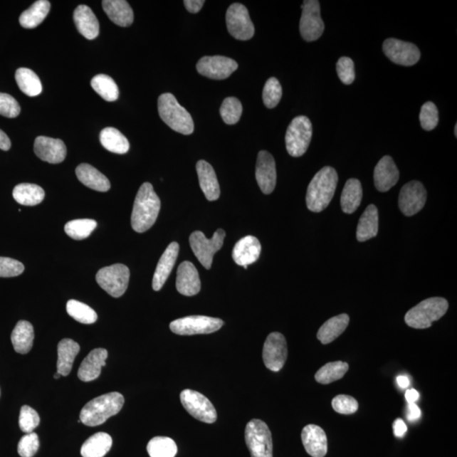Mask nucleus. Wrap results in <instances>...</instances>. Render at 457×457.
<instances>
[{
  "instance_id": "obj_1",
  "label": "nucleus",
  "mask_w": 457,
  "mask_h": 457,
  "mask_svg": "<svg viewBox=\"0 0 457 457\" xmlns=\"http://www.w3.org/2000/svg\"><path fill=\"white\" fill-rule=\"evenodd\" d=\"M161 203L158 195L149 182L143 183L134 201L132 226L134 231L143 233L154 225L160 211Z\"/></svg>"
},
{
  "instance_id": "obj_2",
  "label": "nucleus",
  "mask_w": 457,
  "mask_h": 457,
  "mask_svg": "<svg viewBox=\"0 0 457 457\" xmlns=\"http://www.w3.org/2000/svg\"><path fill=\"white\" fill-rule=\"evenodd\" d=\"M337 184L338 174L334 168L321 169L309 183L306 196L308 209L312 212L320 213L328 207Z\"/></svg>"
},
{
  "instance_id": "obj_3",
  "label": "nucleus",
  "mask_w": 457,
  "mask_h": 457,
  "mask_svg": "<svg viewBox=\"0 0 457 457\" xmlns=\"http://www.w3.org/2000/svg\"><path fill=\"white\" fill-rule=\"evenodd\" d=\"M124 402V396L119 392H110L94 398L80 411V423L89 427L98 426L111 416L118 414Z\"/></svg>"
},
{
  "instance_id": "obj_4",
  "label": "nucleus",
  "mask_w": 457,
  "mask_h": 457,
  "mask_svg": "<svg viewBox=\"0 0 457 457\" xmlns=\"http://www.w3.org/2000/svg\"><path fill=\"white\" fill-rule=\"evenodd\" d=\"M160 118L174 132L191 135L194 131V122L189 112L179 104L172 93H164L158 100Z\"/></svg>"
},
{
  "instance_id": "obj_5",
  "label": "nucleus",
  "mask_w": 457,
  "mask_h": 457,
  "mask_svg": "<svg viewBox=\"0 0 457 457\" xmlns=\"http://www.w3.org/2000/svg\"><path fill=\"white\" fill-rule=\"evenodd\" d=\"M449 303L442 298H431L410 309L405 316L406 325L414 329H427L446 315Z\"/></svg>"
},
{
  "instance_id": "obj_6",
  "label": "nucleus",
  "mask_w": 457,
  "mask_h": 457,
  "mask_svg": "<svg viewBox=\"0 0 457 457\" xmlns=\"http://www.w3.org/2000/svg\"><path fill=\"white\" fill-rule=\"evenodd\" d=\"M312 137V125L307 116H298L289 125L285 145L290 156L301 157L307 152Z\"/></svg>"
},
{
  "instance_id": "obj_7",
  "label": "nucleus",
  "mask_w": 457,
  "mask_h": 457,
  "mask_svg": "<svg viewBox=\"0 0 457 457\" xmlns=\"http://www.w3.org/2000/svg\"><path fill=\"white\" fill-rule=\"evenodd\" d=\"M245 440L252 457H273L270 429L262 420L253 419L246 424Z\"/></svg>"
},
{
  "instance_id": "obj_8",
  "label": "nucleus",
  "mask_w": 457,
  "mask_h": 457,
  "mask_svg": "<svg viewBox=\"0 0 457 457\" xmlns=\"http://www.w3.org/2000/svg\"><path fill=\"white\" fill-rule=\"evenodd\" d=\"M225 231L222 228L214 233L211 239H208L201 231H195L190 236V246L192 252L206 270H210L214 254L222 248Z\"/></svg>"
},
{
  "instance_id": "obj_9",
  "label": "nucleus",
  "mask_w": 457,
  "mask_h": 457,
  "mask_svg": "<svg viewBox=\"0 0 457 457\" xmlns=\"http://www.w3.org/2000/svg\"><path fill=\"white\" fill-rule=\"evenodd\" d=\"M129 280V268L122 263L103 268L96 275L97 283L100 288L115 298L122 297L127 291Z\"/></svg>"
},
{
  "instance_id": "obj_10",
  "label": "nucleus",
  "mask_w": 457,
  "mask_h": 457,
  "mask_svg": "<svg viewBox=\"0 0 457 457\" xmlns=\"http://www.w3.org/2000/svg\"><path fill=\"white\" fill-rule=\"evenodd\" d=\"M224 325L221 320L207 316H188L170 322L169 329L180 335H194L216 332Z\"/></svg>"
},
{
  "instance_id": "obj_11",
  "label": "nucleus",
  "mask_w": 457,
  "mask_h": 457,
  "mask_svg": "<svg viewBox=\"0 0 457 457\" xmlns=\"http://www.w3.org/2000/svg\"><path fill=\"white\" fill-rule=\"evenodd\" d=\"M300 33L307 42L319 39L325 31V23L320 15V4L317 0H306L302 6Z\"/></svg>"
},
{
  "instance_id": "obj_12",
  "label": "nucleus",
  "mask_w": 457,
  "mask_h": 457,
  "mask_svg": "<svg viewBox=\"0 0 457 457\" xmlns=\"http://www.w3.org/2000/svg\"><path fill=\"white\" fill-rule=\"evenodd\" d=\"M226 25L228 33L236 39L249 40L255 33L248 9L239 3L232 4L226 12Z\"/></svg>"
},
{
  "instance_id": "obj_13",
  "label": "nucleus",
  "mask_w": 457,
  "mask_h": 457,
  "mask_svg": "<svg viewBox=\"0 0 457 457\" xmlns=\"http://www.w3.org/2000/svg\"><path fill=\"white\" fill-rule=\"evenodd\" d=\"M181 402L188 414L206 424L217 420V412L209 399L198 392L185 389L181 393Z\"/></svg>"
},
{
  "instance_id": "obj_14",
  "label": "nucleus",
  "mask_w": 457,
  "mask_h": 457,
  "mask_svg": "<svg viewBox=\"0 0 457 457\" xmlns=\"http://www.w3.org/2000/svg\"><path fill=\"white\" fill-rule=\"evenodd\" d=\"M288 349L285 336L279 332L268 335L263 349V359L267 369L279 372L288 359Z\"/></svg>"
},
{
  "instance_id": "obj_15",
  "label": "nucleus",
  "mask_w": 457,
  "mask_h": 457,
  "mask_svg": "<svg viewBox=\"0 0 457 457\" xmlns=\"http://www.w3.org/2000/svg\"><path fill=\"white\" fill-rule=\"evenodd\" d=\"M427 191L422 183L411 181L403 186L399 195V208L406 216H414L424 207Z\"/></svg>"
},
{
  "instance_id": "obj_16",
  "label": "nucleus",
  "mask_w": 457,
  "mask_h": 457,
  "mask_svg": "<svg viewBox=\"0 0 457 457\" xmlns=\"http://www.w3.org/2000/svg\"><path fill=\"white\" fill-rule=\"evenodd\" d=\"M383 51L396 65L411 66L419 62V48L415 44L396 38H388L383 43Z\"/></svg>"
},
{
  "instance_id": "obj_17",
  "label": "nucleus",
  "mask_w": 457,
  "mask_h": 457,
  "mask_svg": "<svg viewBox=\"0 0 457 457\" xmlns=\"http://www.w3.org/2000/svg\"><path fill=\"white\" fill-rule=\"evenodd\" d=\"M238 68V64L225 56H204L196 64L201 75L214 80H225Z\"/></svg>"
},
{
  "instance_id": "obj_18",
  "label": "nucleus",
  "mask_w": 457,
  "mask_h": 457,
  "mask_svg": "<svg viewBox=\"0 0 457 457\" xmlns=\"http://www.w3.org/2000/svg\"><path fill=\"white\" fill-rule=\"evenodd\" d=\"M256 180L264 194H270L275 190L277 180L275 161L267 151H260L258 155Z\"/></svg>"
},
{
  "instance_id": "obj_19",
  "label": "nucleus",
  "mask_w": 457,
  "mask_h": 457,
  "mask_svg": "<svg viewBox=\"0 0 457 457\" xmlns=\"http://www.w3.org/2000/svg\"><path fill=\"white\" fill-rule=\"evenodd\" d=\"M35 154L51 164H60L66 157V147L61 139L38 137L34 142Z\"/></svg>"
},
{
  "instance_id": "obj_20",
  "label": "nucleus",
  "mask_w": 457,
  "mask_h": 457,
  "mask_svg": "<svg viewBox=\"0 0 457 457\" xmlns=\"http://www.w3.org/2000/svg\"><path fill=\"white\" fill-rule=\"evenodd\" d=\"M302 441L305 450L312 457H325L328 452V441L324 429L315 424L303 429Z\"/></svg>"
},
{
  "instance_id": "obj_21",
  "label": "nucleus",
  "mask_w": 457,
  "mask_h": 457,
  "mask_svg": "<svg viewBox=\"0 0 457 457\" xmlns=\"http://www.w3.org/2000/svg\"><path fill=\"white\" fill-rule=\"evenodd\" d=\"M400 177L398 168L391 156H384L374 169V180L377 190L388 191L396 185Z\"/></svg>"
},
{
  "instance_id": "obj_22",
  "label": "nucleus",
  "mask_w": 457,
  "mask_h": 457,
  "mask_svg": "<svg viewBox=\"0 0 457 457\" xmlns=\"http://www.w3.org/2000/svg\"><path fill=\"white\" fill-rule=\"evenodd\" d=\"M177 289L187 297H192L199 293L201 281L194 263L185 261L180 264L177 270Z\"/></svg>"
},
{
  "instance_id": "obj_23",
  "label": "nucleus",
  "mask_w": 457,
  "mask_h": 457,
  "mask_svg": "<svg viewBox=\"0 0 457 457\" xmlns=\"http://www.w3.org/2000/svg\"><path fill=\"white\" fill-rule=\"evenodd\" d=\"M261 244L256 237L248 236L241 239L233 249L232 258L236 264L248 268L250 264L257 261L261 253Z\"/></svg>"
},
{
  "instance_id": "obj_24",
  "label": "nucleus",
  "mask_w": 457,
  "mask_h": 457,
  "mask_svg": "<svg viewBox=\"0 0 457 457\" xmlns=\"http://www.w3.org/2000/svg\"><path fill=\"white\" fill-rule=\"evenodd\" d=\"M179 250H180V246L174 241L168 246L161 256L154 272V279H152V289L154 290L159 291L162 289L165 282L168 280L170 273L176 264Z\"/></svg>"
},
{
  "instance_id": "obj_25",
  "label": "nucleus",
  "mask_w": 457,
  "mask_h": 457,
  "mask_svg": "<svg viewBox=\"0 0 457 457\" xmlns=\"http://www.w3.org/2000/svg\"><path fill=\"white\" fill-rule=\"evenodd\" d=\"M107 352L105 349H94L85 357L78 370V378L83 382L95 380L101 374L102 367L106 365Z\"/></svg>"
},
{
  "instance_id": "obj_26",
  "label": "nucleus",
  "mask_w": 457,
  "mask_h": 457,
  "mask_svg": "<svg viewBox=\"0 0 457 457\" xmlns=\"http://www.w3.org/2000/svg\"><path fill=\"white\" fill-rule=\"evenodd\" d=\"M196 172H198L199 180L201 191L209 201L219 199L221 196V188L211 164L206 162L205 160H199L196 163Z\"/></svg>"
},
{
  "instance_id": "obj_27",
  "label": "nucleus",
  "mask_w": 457,
  "mask_h": 457,
  "mask_svg": "<svg viewBox=\"0 0 457 457\" xmlns=\"http://www.w3.org/2000/svg\"><path fill=\"white\" fill-rule=\"evenodd\" d=\"M74 22L79 33L88 40L100 35V23L94 13L87 6H79L74 11Z\"/></svg>"
},
{
  "instance_id": "obj_28",
  "label": "nucleus",
  "mask_w": 457,
  "mask_h": 457,
  "mask_svg": "<svg viewBox=\"0 0 457 457\" xmlns=\"http://www.w3.org/2000/svg\"><path fill=\"white\" fill-rule=\"evenodd\" d=\"M103 8L115 24L127 28L132 24L134 13L131 6L125 0H104Z\"/></svg>"
},
{
  "instance_id": "obj_29",
  "label": "nucleus",
  "mask_w": 457,
  "mask_h": 457,
  "mask_svg": "<svg viewBox=\"0 0 457 457\" xmlns=\"http://www.w3.org/2000/svg\"><path fill=\"white\" fill-rule=\"evenodd\" d=\"M76 177L90 189L105 192L110 189V182L100 172L90 164H80L75 169Z\"/></svg>"
},
{
  "instance_id": "obj_30",
  "label": "nucleus",
  "mask_w": 457,
  "mask_h": 457,
  "mask_svg": "<svg viewBox=\"0 0 457 457\" xmlns=\"http://www.w3.org/2000/svg\"><path fill=\"white\" fill-rule=\"evenodd\" d=\"M79 352L80 346L73 340H61L58 345L57 373L61 376L69 375Z\"/></svg>"
},
{
  "instance_id": "obj_31",
  "label": "nucleus",
  "mask_w": 457,
  "mask_h": 457,
  "mask_svg": "<svg viewBox=\"0 0 457 457\" xmlns=\"http://www.w3.org/2000/svg\"><path fill=\"white\" fill-rule=\"evenodd\" d=\"M379 231V212L375 205L367 207L358 222L357 239L360 243L374 238Z\"/></svg>"
},
{
  "instance_id": "obj_32",
  "label": "nucleus",
  "mask_w": 457,
  "mask_h": 457,
  "mask_svg": "<svg viewBox=\"0 0 457 457\" xmlns=\"http://www.w3.org/2000/svg\"><path fill=\"white\" fill-rule=\"evenodd\" d=\"M350 317L346 313L331 317L320 327L317 337L324 345L330 344L338 338L347 328Z\"/></svg>"
},
{
  "instance_id": "obj_33",
  "label": "nucleus",
  "mask_w": 457,
  "mask_h": 457,
  "mask_svg": "<svg viewBox=\"0 0 457 457\" xmlns=\"http://www.w3.org/2000/svg\"><path fill=\"white\" fill-rule=\"evenodd\" d=\"M34 329L31 322L21 320L17 322L11 334V342L15 351L20 354H26L33 348Z\"/></svg>"
},
{
  "instance_id": "obj_34",
  "label": "nucleus",
  "mask_w": 457,
  "mask_h": 457,
  "mask_svg": "<svg viewBox=\"0 0 457 457\" xmlns=\"http://www.w3.org/2000/svg\"><path fill=\"white\" fill-rule=\"evenodd\" d=\"M362 199L361 182L357 179H349L340 198L342 211L347 214H353L359 207Z\"/></svg>"
},
{
  "instance_id": "obj_35",
  "label": "nucleus",
  "mask_w": 457,
  "mask_h": 457,
  "mask_svg": "<svg viewBox=\"0 0 457 457\" xmlns=\"http://www.w3.org/2000/svg\"><path fill=\"white\" fill-rule=\"evenodd\" d=\"M112 438L106 433H97L88 438L80 449L83 457H104L112 447Z\"/></svg>"
},
{
  "instance_id": "obj_36",
  "label": "nucleus",
  "mask_w": 457,
  "mask_h": 457,
  "mask_svg": "<svg viewBox=\"0 0 457 457\" xmlns=\"http://www.w3.org/2000/svg\"><path fill=\"white\" fill-rule=\"evenodd\" d=\"M13 198L19 204L36 206L42 203L46 198V192L41 187L35 184L22 183L13 190Z\"/></svg>"
},
{
  "instance_id": "obj_37",
  "label": "nucleus",
  "mask_w": 457,
  "mask_h": 457,
  "mask_svg": "<svg viewBox=\"0 0 457 457\" xmlns=\"http://www.w3.org/2000/svg\"><path fill=\"white\" fill-rule=\"evenodd\" d=\"M51 4L47 0H39L35 2L28 10L25 11L20 16V24L22 28L33 29L37 28L46 20Z\"/></svg>"
},
{
  "instance_id": "obj_38",
  "label": "nucleus",
  "mask_w": 457,
  "mask_h": 457,
  "mask_svg": "<svg viewBox=\"0 0 457 457\" xmlns=\"http://www.w3.org/2000/svg\"><path fill=\"white\" fill-rule=\"evenodd\" d=\"M100 142L105 149L114 154H124L130 149L127 138L114 127L103 130L100 135Z\"/></svg>"
},
{
  "instance_id": "obj_39",
  "label": "nucleus",
  "mask_w": 457,
  "mask_h": 457,
  "mask_svg": "<svg viewBox=\"0 0 457 457\" xmlns=\"http://www.w3.org/2000/svg\"><path fill=\"white\" fill-rule=\"evenodd\" d=\"M16 80L21 91L29 97L38 96L43 91L41 80L37 74L30 69H18L16 73Z\"/></svg>"
},
{
  "instance_id": "obj_40",
  "label": "nucleus",
  "mask_w": 457,
  "mask_h": 457,
  "mask_svg": "<svg viewBox=\"0 0 457 457\" xmlns=\"http://www.w3.org/2000/svg\"><path fill=\"white\" fill-rule=\"evenodd\" d=\"M93 90L100 95L103 100L107 102H114L118 100L119 88L117 84L110 76L100 74L94 76L91 80Z\"/></svg>"
},
{
  "instance_id": "obj_41",
  "label": "nucleus",
  "mask_w": 457,
  "mask_h": 457,
  "mask_svg": "<svg viewBox=\"0 0 457 457\" xmlns=\"http://www.w3.org/2000/svg\"><path fill=\"white\" fill-rule=\"evenodd\" d=\"M349 369V365L344 362H329L321 367L315 374L317 383L329 384L342 379Z\"/></svg>"
},
{
  "instance_id": "obj_42",
  "label": "nucleus",
  "mask_w": 457,
  "mask_h": 457,
  "mask_svg": "<svg viewBox=\"0 0 457 457\" xmlns=\"http://www.w3.org/2000/svg\"><path fill=\"white\" fill-rule=\"evenodd\" d=\"M147 451L150 457H174L177 453V446L172 438L154 437L147 443Z\"/></svg>"
},
{
  "instance_id": "obj_43",
  "label": "nucleus",
  "mask_w": 457,
  "mask_h": 457,
  "mask_svg": "<svg viewBox=\"0 0 457 457\" xmlns=\"http://www.w3.org/2000/svg\"><path fill=\"white\" fill-rule=\"evenodd\" d=\"M97 226V222L93 219H74V221L66 224L65 231L70 238L82 241L88 238L92 234V232L95 230Z\"/></svg>"
},
{
  "instance_id": "obj_44",
  "label": "nucleus",
  "mask_w": 457,
  "mask_h": 457,
  "mask_svg": "<svg viewBox=\"0 0 457 457\" xmlns=\"http://www.w3.org/2000/svg\"><path fill=\"white\" fill-rule=\"evenodd\" d=\"M66 311L71 317L82 324L91 325L98 320L97 313L92 308L76 300H70L67 303Z\"/></svg>"
},
{
  "instance_id": "obj_45",
  "label": "nucleus",
  "mask_w": 457,
  "mask_h": 457,
  "mask_svg": "<svg viewBox=\"0 0 457 457\" xmlns=\"http://www.w3.org/2000/svg\"><path fill=\"white\" fill-rule=\"evenodd\" d=\"M243 105L238 98L234 97L226 98L221 107V115L227 125H235L239 122L243 115Z\"/></svg>"
},
{
  "instance_id": "obj_46",
  "label": "nucleus",
  "mask_w": 457,
  "mask_h": 457,
  "mask_svg": "<svg viewBox=\"0 0 457 457\" xmlns=\"http://www.w3.org/2000/svg\"><path fill=\"white\" fill-rule=\"evenodd\" d=\"M282 97L281 85L275 78L268 79L264 85L263 101L268 109H274L279 104Z\"/></svg>"
},
{
  "instance_id": "obj_47",
  "label": "nucleus",
  "mask_w": 457,
  "mask_h": 457,
  "mask_svg": "<svg viewBox=\"0 0 457 457\" xmlns=\"http://www.w3.org/2000/svg\"><path fill=\"white\" fill-rule=\"evenodd\" d=\"M419 120L422 128L425 131H432L438 123V111L436 105L432 102H427L421 109Z\"/></svg>"
},
{
  "instance_id": "obj_48",
  "label": "nucleus",
  "mask_w": 457,
  "mask_h": 457,
  "mask_svg": "<svg viewBox=\"0 0 457 457\" xmlns=\"http://www.w3.org/2000/svg\"><path fill=\"white\" fill-rule=\"evenodd\" d=\"M40 423V418L38 412L29 406L21 407L19 418V425L21 431L29 434L33 432Z\"/></svg>"
},
{
  "instance_id": "obj_49",
  "label": "nucleus",
  "mask_w": 457,
  "mask_h": 457,
  "mask_svg": "<svg viewBox=\"0 0 457 457\" xmlns=\"http://www.w3.org/2000/svg\"><path fill=\"white\" fill-rule=\"evenodd\" d=\"M39 448L38 434L33 432L26 434L18 443V453L21 457H33Z\"/></svg>"
},
{
  "instance_id": "obj_50",
  "label": "nucleus",
  "mask_w": 457,
  "mask_h": 457,
  "mask_svg": "<svg viewBox=\"0 0 457 457\" xmlns=\"http://www.w3.org/2000/svg\"><path fill=\"white\" fill-rule=\"evenodd\" d=\"M332 406L340 414L350 415L358 410V402L355 398L347 395H339L332 400Z\"/></svg>"
},
{
  "instance_id": "obj_51",
  "label": "nucleus",
  "mask_w": 457,
  "mask_h": 457,
  "mask_svg": "<svg viewBox=\"0 0 457 457\" xmlns=\"http://www.w3.org/2000/svg\"><path fill=\"white\" fill-rule=\"evenodd\" d=\"M339 78L345 85H351L355 80L354 62L349 57H342L336 64Z\"/></svg>"
},
{
  "instance_id": "obj_52",
  "label": "nucleus",
  "mask_w": 457,
  "mask_h": 457,
  "mask_svg": "<svg viewBox=\"0 0 457 457\" xmlns=\"http://www.w3.org/2000/svg\"><path fill=\"white\" fill-rule=\"evenodd\" d=\"M21 113V107L10 94L0 93V115L7 118H16Z\"/></svg>"
},
{
  "instance_id": "obj_53",
  "label": "nucleus",
  "mask_w": 457,
  "mask_h": 457,
  "mask_svg": "<svg viewBox=\"0 0 457 457\" xmlns=\"http://www.w3.org/2000/svg\"><path fill=\"white\" fill-rule=\"evenodd\" d=\"M25 270L23 264L11 258L0 257V277L10 278L20 275Z\"/></svg>"
},
{
  "instance_id": "obj_54",
  "label": "nucleus",
  "mask_w": 457,
  "mask_h": 457,
  "mask_svg": "<svg viewBox=\"0 0 457 457\" xmlns=\"http://www.w3.org/2000/svg\"><path fill=\"white\" fill-rule=\"evenodd\" d=\"M185 4L187 10L192 14H196L201 11L205 4L204 0H185L183 2Z\"/></svg>"
},
{
  "instance_id": "obj_55",
  "label": "nucleus",
  "mask_w": 457,
  "mask_h": 457,
  "mask_svg": "<svg viewBox=\"0 0 457 457\" xmlns=\"http://www.w3.org/2000/svg\"><path fill=\"white\" fill-rule=\"evenodd\" d=\"M394 434L398 438L404 437L407 427L404 421L401 419H397L393 424Z\"/></svg>"
},
{
  "instance_id": "obj_56",
  "label": "nucleus",
  "mask_w": 457,
  "mask_h": 457,
  "mask_svg": "<svg viewBox=\"0 0 457 457\" xmlns=\"http://www.w3.org/2000/svg\"><path fill=\"white\" fill-rule=\"evenodd\" d=\"M421 414H421V410L418 405H416L415 403L409 404V406H407L406 418L410 422L419 419Z\"/></svg>"
},
{
  "instance_id": "obj_57",
  "label": "nucleus",
  "mask_w": 457,
  "mask_h": 457,
  "mask_svg": "<svg viewBox=\"0 0 457 457\" xmlns=\"http://www.w3.org/2000/svg\"><path fill=\"white\" fill-rule=\"evenodd\" d=\"M11 147V139L0 130V149L3 151L10 150Z\"/></svg>"
},
{
  "instance_id": "obj_58",
  "label": "nucleus",
  "mask_w": 457,
  "mask_h": 457,
  "mask_svg": "<svg viewBox=\"0 0 457 457\" xmlns=\"http://www.w3.org/2000/svg\"><path fill=\"white\" fill-rule=\"evenodd\" d=\"M405 397L407 403L411 404L419 400V393L415 389H407Z\"/></svg>"
},
{
  "instance_id": "obj_59",
  "label": "nucleus",
  "mask_w": 457,
  "mask_h": 457,
  "mask_svg": "<svg viewBox=\"0 0 457 457\" xmlns=\"http://www.w3.org/2000/svg\"><path fill=\"white\" fill-rule=\"evenodd\" d=\"M396 381L399 387H400L401 388L406 389L407 387H409L410 380L409 378L406 377V376H404V375L398 376Z\"/></svg>"
},
{
  "instance_id": "obj_60",
  "label": "nucleus",
  "mask_w": 457,
  "mask_h": 457,
  "mask_svg": "<svg viewBox=\"0 0 457 457\" xmlns=\"http://www.w3.org/2000/svg\"><path fill=\"white\" fill-rule=\"evenodd\" d=\"M61 374L59 373H56L53 377H55L56 379H60L61 378Z\"/></svg>"
},
{
  "instance_id": "obj_61",
  "label": "nucleus",
  "mask_w": 457,
  "mask_h": 457,
  "mask_svg": "<svg viewBox=\"0 0 457 457\" xmlns=\"http://www.w3.org/2000/svg\"><path fill=\"white\" fill-rule=\"evenodd\" d=\"M455 136L457 137V124L455 125Z\"/></svg>"
}]
</instances>
